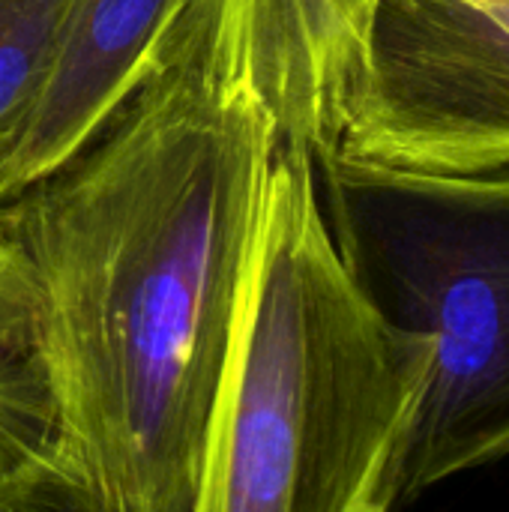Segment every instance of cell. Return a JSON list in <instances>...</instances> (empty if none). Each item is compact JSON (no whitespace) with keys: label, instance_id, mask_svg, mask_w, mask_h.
<instances>
[{"label":"cell","instance_id":"cell-1","mask_svg":"<svg viewBox=\"0 0 509 512\" xmlns=\"http://www.w3.org/2000/svg\"><path fill=\"white\" fill-rule=\"evenodd\" d=\"M279 129L246 0H189L147 78L45 177L0 201L36 288L0 381V444L45 435L114 512H189Z\"/></svg>","mask_w":509,"mask_h":512},{"label":"cell","instance_id":"cell-2","mask_svg":"<svg viewBox=\"0 0 509 512\" xmlns=\"http://www.w3.org/2000/svg\"><path fill=\"white\" fill-rule=\"evenodd\" d=\"M429 369L351 282L315 159L279 144L189 512H396Z\"/></svg>","mask_w":509,"mask_h":512},{"label":"cell","instance_id":"cell-3","mask_svg":"<svg viewBox=\"0 0 509 512\" xmlns=\"http://www.w3.org/2000/svg\"><path fill=\"white\" fill-rule=\"evenodd\" d=\"M336 252L384 324L432 342L399 504L509 459V171L315 162Z\"/></svg>","mask_w":509,"mask_h":512},{"label":"cell","instance_id":"cell-4","mask_svg":"<svg viewBox=\"0 0 509 512\" xmlns=\"http://www.w3.org/2000/svg\"><path fill=\"white\" fill-rule=\"evenodd\" d=\"M330 156L441 177L509 171V0H378Z\"/></svg>","mask_w":509,"mask_h":512},{"label":"cell","instance_id":"cell-5","mask_svg":"<svg viewBox=\"0 0 509 512\" xmlns=\"http://www.w3.org/2000/svg\"><path fill=\"white\" fill-rule=\"evenodd\" d=\"M189 0H78L45 93L0 180V201L78 153L147 78Z\"/></svg>","mask_w":509,"mask_h":512},{"label":"cell","instance_id":"cell-6","mask_svg":"<svg viewBox=\"0 0 509 512\" xmlns=\"http://www.w3.org/2000/svg\"><path fill=\"white\" fill-rule=\"evenodd\" d=\"M378 0H246L249 66L279 141L327 159L345 129Z\"/></svg>","mask_w":509,"mask_h":512},{"label":"cell","instance_id":"cell-7","mask_svg":"<svg viewBox=\"0 0 509 512\" xmlns=\"http://www.w3.org/2000/svg\"><path fill=\"white\" fill-rule=\"evenodd\" d=\"M78 0H0V180L45 93Z\"/></svg>","mask_w":509,"mask_h":512},{"label":"cell","instance_id":"cell-8","mask_svg":"<svg viewBox=\"0 0 509 512\" xmlns=\"http://www.w3.org/2000/svg\"><path fill=\"white\" fill-rule=\"evenodd\" d=\"M0 512H114L84 468L45 435L0 444Z\"/></svg>","mask_w":509,"mask_h":512},{"label":"cell","instance_id":"cell-9","mask_svg":"<svg viewBox=\"0 0 509 512\" xmlns=\"http://www.w3.org/2000/svg\"><path fill=\"white\" fill-rule=\"evenodd\" d=\"M36 318V288L18 252L0 237V381L21 366Z\"/></svg>","mask_w":509,"mask_h":512}]
</instances>
